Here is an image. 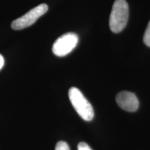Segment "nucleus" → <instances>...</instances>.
<instances>
[{
    "label": "nucleus",
    "instance_id": "f257e3e1",
    "mask_svg": "<svg viewBox=\"0 0 150 150\" xmlns=\"http://www.w3.org/2000/svg\"><path fill=\"white\" fill-rule=\"evenodd\" d=\"M129 19V5L125 0H115L109 18V27L113 33H120L126 27Z\"/></svg>",
    "mask_w": 150,
    "mask_h": 150
},
{
    "label": "nucleus",
    "instance_id": "f03ea898",
    "mask_svg": "<svg viewBox=\"0 0 150 150\" xmlns=\"http://www.w3.org/2000/svg\"><path fill=\"white\" fill-rule=\"evenodd\" d=\"M68 95L71 104L80 117L85 121H91L94 117L93 108L83 93L76 88L72 87L69 90Z\"/></svg>",
    "mask_w": 150,
    "mask_h": 150
},
{
    "label": "nucleus",
    "instance_id": "7ed1b4c3",
    "mask_svg": "<svg viewBox=\"0 0 150 150\" xmlns=\"http://www.w3.org/2000/svg\"><path fill=\"white\" fill-rule=\"evenodd\" d=\"M48 10L47 5L45 4H41L36 7L30 10L27 13L23 15L11 24V27L14 30H21L29 27L36 22L38 18L46 13Z\"/></svg>",
    "mask_w": 150,
    "mask_h": 150
},
{
    "label": "nucleus",
    "instance_id": "20e7f679",
    "mask_svg": "<svg viewBox=\"0 0 150 150\" xmlns=\"http://www.w3.org/2000/svg\"><path fill=\"white\" fill-rule=\"evenodd\" d=\"M79 41L78 35L69 32L62 35L54 42L52 52L57 56H65L76 47Z\"/></svg>",
    "mask_w": 150,
    "mask_h": 150
},
{
    "label": "nucleus",
    "instance_id": "39448f33",
    "mask_svg": "<svg viewBox=\"0 0 150 150\" xmlns=\"http://www.w3.org/2000/svg\"><path fill=\"white\" fill-rule=\"evenodd\" d=\"M116 102L121 108L129 112H134L139 107V101L134 93L122 91L116 96Z\"/></svg>",
    "mask_w": 150,
    "mask_h": 150
},
{
    "label": "nucleus",
    "instance_id": "423d86ee",
    "mask_svg": "<svg viewBox=\"0 0 150 150\" xmlns=\"http://www.w3.org/2000/svg\"><path fill=\"white\" fill-rule=\"evenodd\" d=\"M143 41L145 44L148 47H150V21L148 23L147 29L145 30L143 36Z\"/></svg>",
    "mask_w": 150,
    "mask_h": 150
},
{
    "label": "nucleus",
    "instance_id": "0eeeda50",
    "mask_svg": "<svg viewBox=\"0 0 150 150\" xmlns=\"http://www.w3.org/2000/svg\"><path fill=\"white\" fill-rule=\"evenodd\" d=\"M55 150H70L67 142L64 141H59L56 144Z\"/></svg>",
    "mask_w": 150,
    "mask_h": 150
},
{
    "label": "nucleus",
    "instance_id": "6e6552de",
    "mask_svg": "<svg viewBox=\"0 0 150 150\" xmlns=\"http://www.w3.org/2000/svg\"><path fill=\"white\" fill-rule=\"evenodd\" d=\"M78 150H92V149L85 142H80L78 145Z\"/></svg>",
    "mask_w": 150,
    "mask_h": 150
},
{
    "label": "nucleus",
    "instance_id": "1a4fd4ad",
    "mask_svg": "<svg viewBox=\"0 0 150 150\" xmlns=\"http://www.w3.org/2000/svg\"><path fill=\"white\" fill-rule=\"evenodd\" d=\"M4 65V59L2 55L0 54V70L2 68Z\"/></svg>",
    "mask_w": 150,
    "mask_h": 150
}]
</instances>
